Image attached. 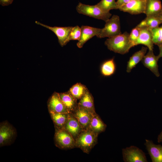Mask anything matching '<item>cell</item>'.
Returning a JSON list of instances; mask_svg holds the SVG:
<instances>
[{"label":"cell","mask_w":162,"mask_h":162,"mask_svg":"<svg viewBox=\"0 0 162 162\" xmlns=\"http://www.w3.org/2000/svg\"><path fill=\"white\" fill-rule=\"evenodd\" d=\"M129 34L127 32L108 38L105 42L108 49L115 52L124 54L133 47L129 39Z\"/></svg>","instance_id":"obj_1"},{"label":"cell","mask_w":162,"mask_h":162,"mask_svg":"<svg viewBox=\"0 0 162 162\" xmlns=\"http://www.w3.org/2000/svg\"><path fill=\"white\" fill-rule=\"evenodd\" d=\"M98 135L88 128L83 130L75 139V146L88 153L96 144Z\"/></svg>","instance_id":"obj_2"},{"label":"cell","mask_w":162,"mask_h":162,"mask_svg":"<svg viewBox=\"0 0 162 162\" xmlns=\"http://www.w3.org/2000/svg\"><path fill=\"white\" fill-rule=\"evenodd\" d=\"M77 11L79 14L86 15L106 22L111 17L112 14L110 12L102 11L95 5H89L79 2L76 8Z\"/></svg>","instance_id":"obj_3"},{"label":"cell","mask_w":162,"mask_h":162,"mask_svg":"<svg viewBox=\"0 0 162 162\" xmlns=\"http://www.w3.org/2000/svg\"><path fill=\"white\" fill-rule=\"evenodd\" d=\"M104 27L100 28L99 34L96 36L99 38H110L122 34L119 16L113 15L105 22Z\"/></svg>","instance_id":"obj_4"},{"label":"cell","mask_w":162,"mask_h":162,"mask_svg":"<svg viewBox=\"0 0 162 162\" xmlns=\"http://www.w3.org/2000/svg\"><path fill=\"white\" fill-rule=\"evenodd\" d=\"M122 153L124 162H147L145 153L135 146H131L123 149Z\"/></svg>","instance_id":"obj_5"},{"label":"cell","mask_w":162,"mask_h":162,"mask_svg":"<svg viewBox=\"0 0 162 162\" xmlns=\"http://www.w3.org/2000/svg\"><path fill=\"white\" fill-rule=\"evenodd\" d=\"M35 23L53 32L57 36L58 43L62 47L65 45L70 41L69 37L73 27H52L42 23L38 21H36Z\"/></svg>","instance_id":"obj_6"},{"label":"cell","mask_w":162,"mask_h":162,"mask_svg":"<svg viewBox=\"0 0 162 162\" xmlns=\"http://www.w3.org/2000/svg\"><path fill=\"white\" fill-rule=\"evenodd\" d=\"M55 139L57 144L61 148H70L75 146L74 139L64 129L58 128L55 132Z\"/></svg>","instance_id":"obj_7"},{"label":"cell","mask_w":162,"mask_h":162,"mask_svg":"<svg viewBox=\"0 0 162 162\" xmlns=\"http://www.w3.org/2000/svg\"><path fill=\"white\" fill-rule=\"evenodd\" d=\"M146 0H131L120 7L118 9L131 14H145Z\"/></svg>","instance_id":"obj_8"},{"label":"cell","mask_w":162,"mask_h":162,"mask_svg":"<svg viewBox=\"0 0 162 162\" xmlns=\"http://www.w3.org/2000/svg\"><path fill=\"white\" fill-rule=\"evenodd\" d=\"M49 112L71 113L65 106L61 100L59 93L55 92L50 98L48 102Z\"/></svg>","instance_id":"obj_9"},{"label":"cell","mask_w":162,"mask_h":162,"mask_svg":"<svg viewBox=\"0 0 162 162\" xmlns=\"http://www.w3.org/2000/svg\"><path fill=\"white\" fill-rule=\"evenodd\" d=\"M15 135V130L8 123L4 122L0 124V146L9 144L13 140Z\"/></svg>","instance_id":"obj_10"},{"label":"cell","mask_w":162,"mask_h":162,"mask_svg":"<svg viewBox=\"0 0 162 162\" xmlns=\"http://www.w3.org/2000/svg\"><path fill=\"white\" fill-rule=\"evenodd\" d=\"M160 58L158 56H155L153 50H149L142 60L144 66L149 69L156 76L160 75L159 71L158 61Z\"/></svg>","instance_id":"obj_11"},{"label":"cell","mask_w":162,"mask_h":162,"mask_svg":"<svg viewBox=\"0 0 162 162\" xmlns=\"http://www.w3.org/2000/svg\"><path fill=\"white\" fill-rule=\"evenodd\" d=\"M94 113L78 106L76 110L72 113L80 123L83 130L88 128Z\"/></svg>","instance_id":"obj_12"},{"label":"cell","mask_w":162,"mask_h":162,"mask_svg":"<svg viewBox=\"0 0 162 162\" xmlns=\"http://www.w3.org/2000/svg\"><path fill=\"white\" fill-rule=\"evenodd\" d=\"M81 34L80 40L76 45L79 48H82L84 44L90 39L99 34L100 28L87 26H82L81 27Z\"/></svg>","instance_id":"obj_13"},{"label":"cell","mask_w":162,"mask_h":162,"mask_svg":"<svg viewBox=\"0 0 162 162\" xmlns=\"http://www.w3.org/2000/svg\"><path fill=\"white\" fill-rule=\"evenodd\" d=\"M64 129L68 131L74 140L83 130L81 125L72 113H69Z\"/></svg>","instance_id":"obj_14"},{"label":"cell","mask_w":162,"mask_h":162,"mask_svg":"<svg viewBox=\"0 0 162 162\" xmlns=\"http://www.w3.org/2000/svg\"><path fill=\"white\" fill-rule=\"evenodd\" d=\"M152 162H162V146L154 144L152 140H146L144 143Z\"/></svg>","instance_id":"obj_15"},{"label":"cell","mask_w":162,"mask_h":162,"mask_svg":"<svg viewBox=\"0 0 162 162\" xmlns=\"http://www.w3.org/2000/svg\"><path fill=\"white\" fill-rule=\"evenodd\" d=\"M140 28V35L135 43V46L143 44L146 46L149 50H153L154 44L152 41L151 30L146 27Z\"/></svg>","instance_id":"obj_16"},{"label":"cell","mask_w":162,"mask_h":162,"mask_svg":"<svg viewBox=\"0 0 162 162\" xmlns=\"http://www.w3.org/2000/svg\"><path fill=\"white\" fill-rule=\"evenodd\" d=\"M162 11L160 0H146L145 14L146 16H158Z\"/></svg>","instance_id":"obj_17"},{"label":"cell","mask_w":162,"mask_h":162,"mask_svg":"<svg viewBox=\"0 0 162 162\" xmlns=\"http://www.w3.org/2000/svg\"><path fill=\"white\" fill-rule=\"evenodd\" d=\"M148 48L142 46L141 49L134 53L128 62L126 71L130 73L131 70L141 61L146 55Z\"/></svg>","instance_id":"obj_18"},{"label":"cell","mask_w":162,"mask_h":162,"mask_svg":"<svg viewBox=\"0 0 162 162\" xmlns=\"http://www.w3.org/2000/svg\"><path fill=\"white\" fill-rule=\"evenodd\" d=\"M78 106L92 113H95L93 97L88 89L80 99Z\"/></svg>","instance_id":"obj_19"},{"label":"cell","mask_w":162,"mask_h":162,"mask_svg":"<svg viewBox=\"0 0 162 162\" xmlns=\"http://www.w3.org/2000/svg\"><path fill=\"white\" fill-rule=\"evenodd\" d=\"M59 94L61 100L65 106L72 113L77 107V100L69 91L59 93Z\"/></svg>","instance_id":"obj_20"},{"label":"cell","mask_w":162,"mask_h":162,"mask_svg":"<svg viewBox=\"0 0 162 162\" xmlns=\"http://www.w3.org/2000/svg\"><path fill=\"white\" fill-rule=\"evenodd\" d=\"M106 128V125L99 117L95 113L92 116L88 128L98 134L104 131Z\"/></svg>","instance_id":"obj_21"},{"label":"cell","mask_w":162,"mask_h":162,"mask_svg":"<svg viewBox=\"0 0 162 162\" xmlns=\"http://www.w3.org/2000/svg\"><path fill=\"white\" fill-rule=\"evenodd\" d=\"M162 22L158 16H148L142 21L137 26L146 27L150 30L159 27Z\"/></svg>","instance_id":"obj_22"},{"label":"cell","mask_w":162,"mask_h":162,"mask_svg":"<svg viewBox=\"0 0 162 162\" xmlns=\"http://www.w3.org/2000/svg\"><path fill=\"white\" fill-rule=\"evenodd\" d=\"M116 69V64L113 58L108 60L104 62L100 68L101 74L105 76H109L113 75Z\"/></svg>","instance_id":"obj_23"},{"label":"cell","mask_w":162,"mask_h":162,"mask_svg":"<svg viewBox=\"0 0 162 162\" xmlns=\"http://www.w3.org/2000/svg\"><path fill=\"white\" fill-rule=\"evenodd\" d=\"M52 118L58 128H63L67 121L69 113L50 112Z\"/></svg>","instance_id":"obj_24"},{"label":"cell","mask_w":162,"mask_h":162,"mask_svg":"<svg viewBox=\"0 0 162 162\" xmlns=\"http://www.w3.org/2000/svg\"><path fill=\"white\" fill-rule=\"evenodd\" d=\"M87 89L85 86L77 83L73 86L68 91L76 99L80 100Z\"/></svg>","instance_id":"obj_25"},{"label":"cell","mask_w":162,"mask_h":162,"mask_svg":"<svg viewBox=\"0 0 162 162\" xmlns=\"http://www.w3.org/2000/svg\"><path fill=\"white\" fill-rule=\"evenodd\" d=\"M96 5L102 11L106 12H110L111 10L119 9L115 0H101Z\"/></svg>","instance_id":"obj_26"},{"label":"cell","mask_w":162,"mask_h":162,"mask_svg":"<svg viewBox=\"0 0 162 162\" xmlns=\"http://www.w3.org/2000/svg\"><path fill=\"white\" fill-rule=\"evenodd\" d=\"M152 41L154 44L158 46L162 43V30L159 27L151 30Z\"/></svg>","instance_id":"obj_27"},{"label":"cell","mask_w":162,"mask_h":162,"mask_svg":"<svg viewBox=\"0 0 162 162\" xmlns=\"http://www.w3.org/2000/svg\"><path fill=\"white\" fill-rule=\"evenodd\" d=\"M81 34V28L79 26H76L73 28L70 32L69 37V41L71 40H77L79 41Z\"/></svg>","instance_id":"obj_28"},{"label":"cell","mask_w":162,"mask_h":162,"mask_svg":"<svg viewBox=\"0 0 162 162\" xmlns=\"http://www.w3.org/2000/svg\"><path fill=\"white\" fill-rule=\"evenodd\" d=\"M140 30V28L136 26L132 29L129 34V40L132 44L133 47L135 46V43L139 37Z\"/></svg>","instance_id":"obj_29"},{"label":"cell","mask_w":162,"mask_h":162,"mask_svg":"<svg viewBox=\"0 0 162 162\" xmlns=\"http://www.w3.org/2000/svg\"><path fill=\"white\" fill-rule=\"evenodd\" d=\"M14 0H0V4L2 6H8L11 4Z\"/></svg>","instance_id":"obj_30"},{"label":"cell","mask_w":162,"mask_h":162,"mask_svg":"<svg viewBox=\"0 0 162 162\" xmlns=\"http://www.w3.org/2000/svg\"><path fill=\"white\" fill-rule=\"evenodd\" d=\"M130 0H117L116 1V3L119 8L120 7L128 3Z\"/></svg>","instance_id":"obj_31"},{"label":"cell","mask_w":162,"mask_h":162,"mask_svg":"<svg viewBox=\"0 0 162 162\" xmlns=\"http://www.w3.org/2000/svg\"><path fill=\"white\" fill-rule=\"evenodd\" d=\"M159 49V53L158 55L159 58L162 57V43L158 46Z\"/></svg>","instance_id":"obj_32"},{"label":"cell","mask_w":162,"mask_h":162,"mask_svg":"<svg viewBox=\"0 0 162 162\" xmlns=\"http://www.w3.org/2000/svg\"><path fill=\"white\" fill-rule=\"evenodd\" d=\"M157 139L158 142V143L162 142V131H161L160 134L158 135Z\"/></svg>","instance_id":"obj_33"},{"label":"cell","mask_w":162,"mask_h":162,"mask_svg":"<svg viewBox=\"0 0 162 162\" xmlns=\"http://www.w3.org/2000/svg\"><path fill=\"white\" fill-rule=\"evenodd\" d=\"M158 16L162 22V11Z\"/></svg>","instance_id":"obj_34"}]
</instances>
